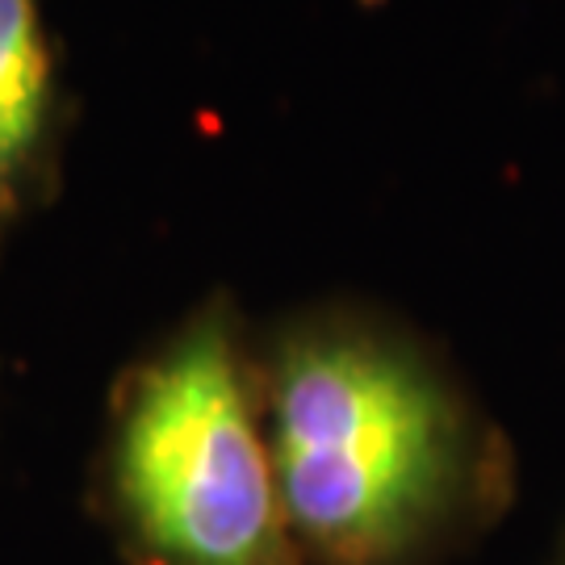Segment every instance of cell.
I'll return each instance as SVG.
<instances>
[{
	"mask_svg": "<svg viewBox=\"0 0 565 565\" xmlns=\"http://www.w3.org/2000/svg\"><path fill=\"white\" fill-rule=\"evenodd\" d=\"M256 361L306 565H445L515 503L503 427L403 327L315 310Z\"/></svg>",
	"mask_w": 565,
	"mask_h": 565,
	"instance_id": "cell-1",
	"label": "cell"
},
{
	"mask_svg": "<svg viewBox=\"0 0 565 565\" xmlns=\"http://www.w3.org/2000/svg\"><path fill=\"white\" fill-rule=\"evenodd\" d=\"M93 499L121 565H306L239 310H189L109 398Z\"/></svg>",
	"mask_w": 565,
	"mask_h": 565,
	"instance_id": "cell-2",
	"label": "cell"
},
{
	"mask_svg": "<svg viewBox=\"0 0 565 565\" xmlns=\"http://www.w3.org/2000/svg\"><path fill=\"white\" fill-rule=\"evenodd\" d=\"M553 565H565V536H562V545H557V557H553Z\"/></svg>",
	"mask_w": 565,
	"mask_h": 565,
	"instance_id": "cell-4",
	"label": "cell"
},
{
	"mask_svg": "<svg viewBox=\"0 0 565 565\" xmlns=\"http://www.w3.org/2000/svg\"><path fill=\"white\" fill-rule=\"evenodd\" d=\"M55 130V81L39 0H0V239L39 198Z\"/></svg>",
	"mask_w": 565,
	"mask_h": 565,
	"instance_id": "cell-3",
	"label": "cell"
}]
</instances>
